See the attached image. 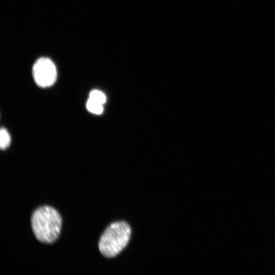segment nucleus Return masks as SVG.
<instances>
[{
  "instance_id": "6",
  "label": "nucleus",
  "mask_w": 275,
  "mask_h": 275,
  "mask_svg": "<svg viewBox=\"0 0 275 275\" xmlns=\"http://www.w3.org/2000/svg\"><path fill=\"white\" fill-rule=\"evenodd\" d=\"M89 99L103 104L106 101V97L103 93L98 90H93L89 94Z\"/></svg>"
},
{
  "instance_id": "2",
  "label": "nucleus",
  "mask_w": 275,
  "mask_h": 275,
  "mask_svg": "<svg viewBox=\"0 0 275 275\" xmlns=\"http://www.w3.org/2000/svg\"><path fill=\"white\" fill-rule=\"evenodd\" d=\"M131 229L124 222L112 224L104 231L99 242V249L102 255L112 258L117 255L127 244Z\"/></svg>"
},
{
  "instance_id": "3",
  "label": "nucleus",
  "mask_w": 275,
  "mask_h": 275,
  "mask_svg": "<svg viewBox=\"0 0 275 275\" xmlns=\"http://www.w3.org/2000/svg\"><path fill=\"white\" fill-rule=\"evenodd\" d=\"M33 75L36 84L42 88L52 86L56 81L57 71L55 65L49 59H38L33 68Z\"/></svg>"
},
{
  "instance_id": "1",
  "label": "nucleus",
  "mask_w": 275,
  "mask_h": 275,
  "mask_svg": "<svg viewBox=\"0 0 275 275\" xmlns=\"http://www.w3.org/2000/svg\"><path fill=\"white\" fill-rule=\"evenodd\" d=\"M32 228L36 238L44 243H51L59 237L62 218L54 208L43 206L37 208L31 218Z\"/></svg>"
},
{
  "instance_id": "4",
  "label": "nucleus",
  "mask_w": 275,
  "mask_h": 275,
  "mask_svg": "<svg viewBox=\"0 0 275 275\" xmlns=\"http://www.w3.org/2000/svg\"><path fill=\"white\" fill-rule=\"evenodd\" d=\"M86 107L89 112L94 114H101L103 111V104L95 102L90 99H88L87 102Z\"/></svg>"
},
{
  "instance_id": "5",
  "label": "nucleus",
  "mask_w": 275,
  "mask_h": 275,
  "mask_svg": "<svg viewBox=\"0 0 275 275\" xmlns=\"http://www.w3.org/2000/svg\"><path fill=\"white\" fill-rule=\"evenodd\" d=\"M10 135L5 128H1L0 130V146L2 149H6L10 144Z\"/></svg>"
}]
</instances>
